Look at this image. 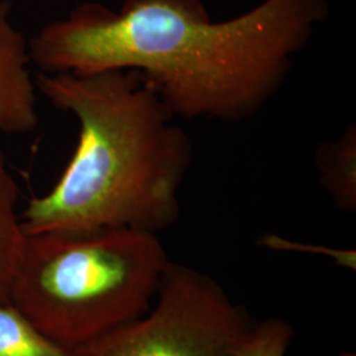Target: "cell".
I'll return each mask as SVG.
<instances>
[{
	"mask_svg": "<svg viewBox=\"0 0 356 356\" xmlns=\"http://www.w3.org/2000/svg\"><path fill=\"white\" fill-rule=\"evenodd\" d=\"M329 11L326 0H264L213 23L201 0H124L118 13L85 3L28 42L40 73L138 70L175 118L239 123L277 94Z\"/></svg>",
	"mask_w": 356,
	"mask_h": 356,
	"instance_id": "cell-1",
	"label": "cell"
},
{
	"mask_svg": "<svg viewBox=\"0 0 356 356\" xmlns=\"http://www.w3.org/2000/svg\"><path fill=\"white\" fill-rule=\"evenodd\" d=\"M35 81L54 107L76 116L79 138L54 186L26 204V235L116 229L157 235L175 226L193 143L140 72H38Z\"/></svg>",
	"mask_w": 356,
	"mask_h": 356,
	"instance_id": "cell-2",
	"label": "cell"
},
{
	"mask_svg": "<svg viewBox=\"0 0 356 356\" xmlns=\"http://www.w3.org/2000/svg\"><path fill=\"white\" fill-rule=\"evenodd\" d=\"M169 257L135 229L26 235L10 301L60 343L82 348L152 306Z\"/></svg>",
	"mask_w": 356,
	"mask_h": 356,
	"instance_id": "cell-3",
	"label": "cell"
},
{
	"mask_svg": "<svg viewBox=\"0 0 356 356\" xmlns=\"http://www.w3.org/2000/svg\"><path fill=\"white\" fill-rule=\"evenodd\" d=\"M254 322L218 281L169 260L149 310L82 347L83 356H235Z\"/></svg>",
	"mask_w": 356,
	"mask_h": 356,
	"instance_id": "cell-4",
	"label": "cell"
},
{
	"mask_svg": "<svg viewBox=\"0 0 356 356\" xmlns=\"http://www.w3.org/2000/svg\"><path fill=\"white\" fill-rule=\"evenodd\" d=\"M32 65L29 42L11 20V4L0 0V135H26L38 127Z\"/></svg>",
	"mask_w": 356,
	"mask_h": 356,
	"instance_id": "cell-5",
	"label": "cell"
},
{
	"mask_svg": "<svg viewBox=\"0 0 356 356\" xmlns=\"http://www.w3.org/2000/svg\"><path fill=\"white\" fill-rule=\"evenodd\" d=\"M17 202V184L0 151V301L10 300L11 286L26 248V234Z\"/></svg>",
	"mask_w": 356,
	"mask_h": 356,
	"instance_id": "cell-6",
	"label": "cell"
},
{
	"mask_svg": "<svg viewBox=\"0 0 356 356\" xmlns=\"http://www.w3.org/2000/svg\"><path fill=\"white\" fill-rule=\"evenodd\" d=\"M316 164L321 173L319 182L330 194L335 206L346 213H355V123L348 126L342 138L319 145Z\"/></svg>",
	"mask_w": 356,
	"mask_h": 356,
	"instance_id": "cell-7",
	"label": "cell"
},
{
	"mask_svg": "<svg viewBox=\"0 0 356 356\" xmlns=\"http://www.w3.org/2000/svg\"><path fill=\"white\" fill-rule=\"evenodd\" d=\"M0 356H83L31 322L10 300L0 301Z\"/></svg>",
	"mask_w": 356,
	"mask_h": 356,
	"instance_id": "cell-8",
	"label": "cell"
},
{
	"mask_svg": "<svg viewBox=\"0 0 356 356\" xmlns=\"http://www.w3.org/2000/svg\"><path fill=\"white\" fill-rule=\"evenodd\" d=\"M294 331L284 319L269 318L254 323L243 338L235 356H285Z\"/></svg>",
	"mask_w": 356,
	"mask_h": 356,
	"instance_id": "cell-9",
	"label": "cell"
},
{
	"mask_svg": "<svg viewBox=\"0 0 356 356\" xmlns=\"http://www.w3.org/2000/svg\"><path fill=\"white\" fill-rule=\"evenodd\" d=\"M259 243L266 248L276 250V251H296V252H306V254H323L332 259L339 267L353 269V270L356 269V254L355 251H351V250H335V248H327L322 245H309L302 243L286 241L281 236L269 235V234L264 235Z\"/></svg>",
	"mask_w": 356,
	"mask_h": 356,
	"instance_id": "cell-10",
	"label": "cell"
},
{
	"mask_svg": "<svg viewBox=\"0 0 356 356\" xmlns=\"http://www.w3.org/2000/svg\"><path fill=\"white\" fill-rule=\"evenodd\" d=\"M337 356H356L355 353H342V354H339V355Z\"/></svg>",
	"mask_w": 356,
	"mask_h": 356,
	"instance_id": "cell-11",
	"label": "cell"
}]
</instances>
